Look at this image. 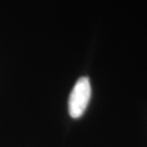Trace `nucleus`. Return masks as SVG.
I'll return each instance as SVG.
<instances>
[{"instance_id": "obj_1", "label": "nucleus", "mask_w": 147, "mask_h": 147, "mask_svg": "<svg viewBox=\"0 0 147 147\" xmlns=\"http://www.w3.org/2000/svg\"><path fill=\"white\" fill-rule=\"evenodd\" d=\"M91 98V86L87 77H81L74 84L68 99V112L71 118L78 119L82 116Z\"/></svg>"}]
</instances>
